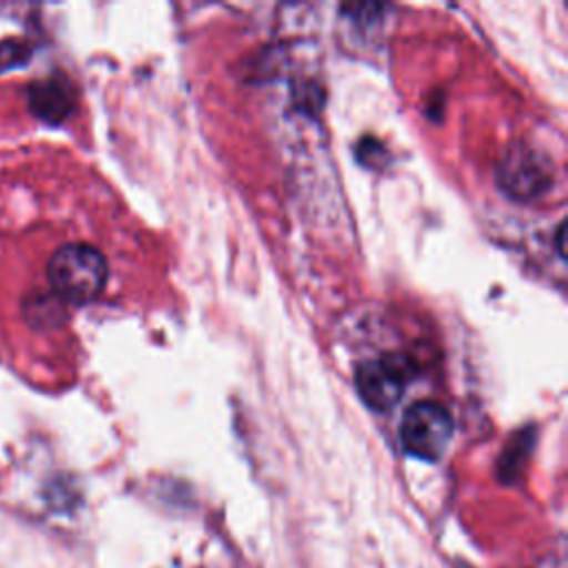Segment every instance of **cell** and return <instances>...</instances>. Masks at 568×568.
I'll list each match as a JSON object with an SVG mask.
<instances>
[{
  "label": "cell",
  "mask_w": 568,
  "mask_h": 568,
  "mask_svg": "<svg viewBox=\"0 0 568 568\" xmlns=\"http://www.w3.org/2000/svg\"><path fill=\"white\" fill-rule=\"evenodd\" d=\"M501 182L510 193L519 197H530L546 186V171L532 155L513 153V158L504 162Z\"/></svg>",
  "instance_id": "cell-5"
},
{
  "label": "cell",
  "mask_w": 568,
  "mask_h": 568,
  "mask_svg": "<svg viewBox=\"0 0 568 568\" xmlns=\"http://www.w3.org/2000/svg\"><path fill=\"white\" fill-rule=\"evenodd\" d=\"M453 435V417L439 404L430 399L415 402L402 417L399 424V439L417 459L437 462Z\"/></svg>",
  "instance_id": "cell-2"
},
{
  "label": "cell",
  "mask_w": 568,
  "mask_h": 568,
  "mask_svg": "<svg viewBox=\"0 0 568 568\" xmlns=\"http://www.w3.org/2000/svg\"><path fill=\"white\" fill-rule=\"evenodd\" d=\"M47 277L62 302L87 304L106 284V260L89 244H64L51 255Z\"/></svg>",
  "instance_id": "cell-1"
},
{
  "label": "cell",
  "mask_w": 568,
  "mask_h": 568,
  "mask_svg": "<svg viewBox=\"0 0 568 568\" xmlns=\"http://www.w3.org/2000/svg\"><path fill=\"white\" fill-rule=\"evenodd\" d=\"M410 382V362L397 355L368 359L357 366L355 386L373 410L393 408Z\"/></svg>",
  "instance_id": "cell-3"
},
{
  "label": "cell",
  "mask_w": 568,
  "mask_h": 568,
  "mask_svg": "<svg viewBox=\"0 0 568 568\" xmlns=\"http://www.w3.org/2000/svg\"><path fill=\"white\" fill-rule=\"evenodd\" d=\"M29 106L40 120L60 122L73 106L71 87L60 78L38 80L29 87Z\"/></svg>",
  "instance_id": "cell-4"
}]
</instances>
